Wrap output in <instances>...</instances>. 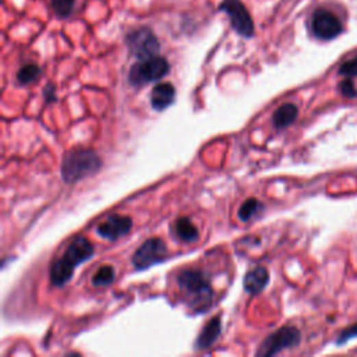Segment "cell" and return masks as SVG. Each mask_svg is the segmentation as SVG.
Returning a JSON list of instances; mask_svg holds the SVG:
<instances>
[{"mask_svg": "<svg viewBox=\"0 0 357 357\" xmlns=\"http://www.w3.org/2000/svg\"><path fill=\"white\" fill-rule=\"evenodd\" d=\"M94 246L86 239L78 237L66 250L62 258H59L51 269V281L55 286H64L74 273L77 265L88 261L94 256Z\"/></svg>", "mask_w": 357, "mask_h": 357, "instance_id": "1", "label": "cell"}, {"mask_svg": "<svg viewBox=\"0 0 357 357\" xmlns=\"http://www.w3.org/2000/svg\"><path fill=\"white\" fill-rule=\"evenodd\" d=\"M101 158L93 149H71L66 153L62 162L63 180L66 183H74L84 177L93 176L101 169Z\"/></svg>", "mask_w": 357, "mask_h": 357, "instance_id": "2", "label": "cell"}, {"mask_svg": "<svg viewBox=\"0 0 357 357\" xmlns=\"http://www.w3.org/2000/svg\"><path fill=\"white\" fill-rule=\"evenodd\" d=\"M169 62L165 58L156 55L133 64L129 73V82L134 87H141L144 84L161 80L169 73Z\"/></svg>", "mask_w": 357, "mask_h": 357, "instance_id": "3", "label": "cell"}, {"mask_svg": "<svg viewBox=\"0 0 357 357\" xmlns=\"http://www.w3.org/2000/svg\"><path fill=\"white\" fill-rule=\"evenodd\" d=\"M177 285L198 304L210 303V300L212 299V288L201 271H182L177 276Z\"/></svg>", "mask_w": 357, "mask_h": 357, "instance_id": "4", "label": "cell"}, {"mask_svg": "<svg viewBox=\"0 0 357 357\" xmlns=\"http://www.w3.org/2000/svg\"><path fill=\"white\" fill-rule=\"evenodd\" d=\"M126 45L133 56L138 60L156 56L161 49L160 41H158L153 31L148 27H141L132 31L126 36Z\"/></svg>", "mask_w": 357, "mask_h": 357, "instance_id": "5", "label": "cell"}, {"mask_svg": "<svg viewBox=\"0 0 357 357\" xmlns=\"http://www.w3.org/2000/svg\"><path fill=\"white\" fill-rule=\"evenodd\" d=\"M219 10L229 17L232 28L241 36L251 38L254 35V21L241 0H223Z\"/></svg>", "mask_w": 357, "mask_h": 357, "instance_id": "6", "label": "cell"}, {"mask_svg": "<svg viewBox=\"0 0 357 357\" xmlns=\"http://www.w3.org/2000/svg\"><path fill=\"white\" fill-rule=\"evenodd\" d=\"M300 342V332L295 327H284L271 334L257 350V356H275L285 349L295 347Z\"/></svg>", "mask_w": 357, "mask_h": 357, "instance_id": "7", "label": "cell"}, {"mask_svg": "<svg viewBox=\"0 0 357 357\" xmlns=\"http://www.w3.org/2000/svg\"><path fill=\"white\" fill-rule=\"evenodd\" d=\"M168 250L160 237H152L144 242L133 256V264L137 269H148L149 267L167 260Z\"/></svg>", "mask_w": 357, "mask_h": 357, "instance_id": "8", "label": "cell"}, {"mask_svg": "<svg viewBox=\"0 0 357 357\" xmlns=\"http://www.w3.org/2000/svg\"><path fill=\"white\" fill-rule=\"evenodd\" d=\"M311 29L319 39L330 41V39L336 38L342 32V24L339 19L330 10L319 9L312 14Z\"/></svg>", "mask_w": 357, "mask_h": 357, "instance_id": "9", "label": "cell"}, {"mask_svg": "<svg viewBox=\"0 0 357 357\" xmlns=\"http://www.w3.org/2000/svg\"><path fill=\"white\" fill-rule=\"evenodd\" d=\"M133 221L130 217L112 215L98 226V234L108 241H117L132 230Z\"/></svg>", "mask_w": 357, "mask_h": 357, "instance_id": "10", "label": "cell"}, {"mask_svg": "<svg viewBox=\"0 0 357 357\" xmlns=\"http://www.w3.org/2000/svg\"><path fill=\"white\" fill-rule=\"evenodd\" d=\"M176 90L171 83H161L153 87L151 93V105L155 110L161 112L171 106L175 101Z\"/></svg>", "mask_w": 357, "mask_h": 357, "instance_id": "11", "label": "cell"}, {"mask_svg": "<svg viewBox=\"0 0 357 357\" xmlns=\"http://www.w3.org/2000/svg\"><path fill=\"white\" fill-rule=\"evenodd\" d=\"M221 319L219 317H215V319L210 320L207 323V325L203 328L201 334L198 335L197 341H195V349L197 350H204L208 349L214 345V342L218 339L219 334H221Z\"/></svg>", "mask_w": 357, "mask_h": 357, "instance_id": "12", "label": "cell"}, {"mask_svg": "<svg viewBox=\"0 0 357 357\" xmlns=\"http://www.w3.org/2000/svg\"><path fill=\"white\" fill-rule=\"evenodd\" d=\"M268 281H269L268 271L262 267H258L246 273L243 285H245L246 292H249L251 295H257L268 285Z\"/></svg>", "mask_w": 357, "mask_h": 357, "instance_id": "13", "label": "cell"}, {"mask_svg": "<svg viewBox=\"0 0 357 357\" xmlns=\"http://www.w3.org/2000/svg\"><path fill=\"white\" fill-rule=\"evenodd\" d=\"M296 117H297V108L293 103H285L280 109H276L272 117V122L275 127L285 129L296 121Z\"/></svg>", "mask_w": 357, "mask_h": 357, "instance_id": "14", "label": "cell"}, {"mask_svg": "<svg viewBox=\"0 0 357 357\" xmlns=\"http://www.w3.org/2000/svg\"><path fill=\"white\" fill-rule=\"evenodd\" d=\"M176 234L182 242L193 243L198 239V229L187 217H183L176 221Z\"/></svg>", "mask_w": 357, "mask_h": 357, "instance_id": "15", "label": "cell"}, {"mask_svg": "<svg viewBox=\"0 0 357 357\" xmlns=\"http://www.w3.org/2000/svg\"><path fill=\"white\" fill-rule=\"evenodd\" d=\"M39 75H41V69H39V66L34 64V63H28L19 70L17 80L20 84L28 86V84H32L34 82H36Z\"/></svg>", "mask_w": 357, "mask_h": 357, "instance_id": "16", "label": "cell"}, {"mask_svg": "<svg viewBox=\"0 0 357 357\" xmlns=\"http://www.w3.org/2000/svg\"><path fill=\"white\" fill-rule=\"evenodd\" d=\"M51 6L59 19H66L75 10V0H51Z\"/></svg>", "mask_w": 357, "mask_h": 357, "instance_id": "17", "label": "cell"}, {"mask_svg": "<svg viewBox=\"0 0 357 357\" xmlns=\"http://www.w3.org/2000/svg\"><path fill=\"white\" fill-rule=\"evenodd\" d=\"M114 280V269L109 265H105L99 268L95 275L93 276V285L94 286H109Z\"/></svg>", "mask_w": 357, "mask_h": 357, "instance_id": "18", "label": "cell"}, {"mask_svg": "<svg viewBox=\"0 0 357 357\" xmlns=\"http://www.w3.org/2000/svg\"><path fill=\"white\" fill-rule=\"evenodd\" d=\"M260 210H262V204L258 200H256V198H250V200L243 203V206L241 207L239 218L243 222H247L251 218H254Z\"/></svg>", "mask_w": 357, "mask_h": 357, "instance_id": "19", "label": "cell"}, {"mask_svg": "<svg viewBox=\"0 0 357 357\" xmlns=\"http://www.w3.org/2000/svg\"><path fill=\"white\" fill-rule=\"evenodd\" d=\"M339 73L345 77H356L357 75V56L352 60H347L346 63H343L339 69Z\"/></svg>", "mask_w": 357, "mask_h": 357, "instance_id": "20", "label": "cell"}, {"mask_svg": "<svg viewBox=\"0 0 357 357\" xmlns=\"http://www.w3.org/2000/svg\"><path fill=\"white\" fill-rule=\"evenodd\" d=\"M341 93L345 95V97H349V98H354L357 95V91H356V87L354 84L352 83V80H345L341 86Z\"/></svg>", "mask_w": 357, "mask_h": 357, "instance_id": "21", "label": "cell"}, {"mask_svg": "<svg viewBox=\"0 0 357 357\" xmlns=\"http://www.w3.org/2000/svg\"><path fill=\"white\" fill-rule=\"evenodd\" d=\"M354 336H357V325L353 327V328H349L347 331H345V332L342 334L341 339L338 341V343H341V342H346V341H349V339L354 338Z\"/></svg>", "mask_w": 357, "mask_h": 357, "instance_id": "22", "label": "cell"}, {"mask_svg": "<svg viewBox=\"0 0 357 357\" xmlns=\"http://www.w3.org/2000/svg\"><path fill=\"white\" fill-rule=\"evenodd\" d=\"M45 95H47V99H48V102H52V101H55V88H53V86L52 84H49L48 86V88L45 90V93H44Z\"/></svg>", "mask_w": 357, "mask_h": 357, "instance_id": "23", "label": "cell"}]
</instances>
